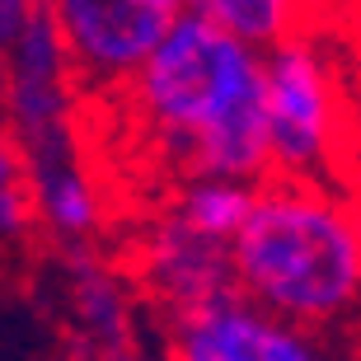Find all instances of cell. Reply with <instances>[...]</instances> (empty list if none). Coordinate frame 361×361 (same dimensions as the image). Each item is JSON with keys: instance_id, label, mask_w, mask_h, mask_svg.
<instances>
[{"instance_id": "1", "label": "cell", "mask_w": 361, "mask_h": 361, "mask_svg": "<svg viewBox=\"0 0 361 361\" xmlns=\"http://www.w3.org/2000/svg\"><path fill=\"white\" fill-rule=\"evenodd\" d=\"M108 99H122L132 127L174 178H268L263 47L230 38L197 14H178L132 80Z\"/></svg>"}, {"instance_id": "2", "label": "cell", "mask_w": 361, "mask_h": 361, "mask_svg": "<svg viewBox=\"0 0 361 361\" xmlns=\"http://www.w3.org/2000/svg\"><path fill=\"white\" fill-rule=\"evenodd\" d=\"M230 281L254 305L310 334H334L361 295V226L352 188L268 174L230 235Z\"/></svg>"}, {"instance_id": "3", "label": "cell", "mask_w": 361, "mask_h": 361, "mask_svg": "<svg viewBox=\"0 0 361 361\" xmlns=\"http://www.w3.org/2000/svg\"><path fill=\"white\" fill-rule=\"evenodd\" d=\"M268 174L352 188L357 104L338 28H300L263 47Z\"/></svg>"}, {"instance_id": "4", "label": "cell", "mask_w": 361, "mask_h": 361, "mask_svg": "<svg viewBox=\"0 0 361 361\" xmlns=\"http://www.w3.org/2000/svg\"><path fill=\"white\" fill-rule=\"evenodd\" d=\"M85 99H108L174 28L183 0H42Z\"/></svg>"}, {"instance_id": "5", "label": "cell", "mask_w": 361, "mask_h": 361, "mask_svg": "<svg viewBox=\"0 0 361 361\" xmlns=\"http://www.w3.org/2000/svg\"><path fill=\"white\" fill-rule=\"evenodd\" d=\"M160 324L164 361H334L324 334L277 319L240 291L160 314Z\"/></svg>"}, {"instance_id": "6", "label": "cell", "mask_w": 361, "mask_h": 361, "mask_svg": "<svg viewBox=\"0 0 361 361\" xmlns=\"http://www.w3.org/2000/svg\"><path fill=\"white\" fill-rule=\"evenodd\" d=\"M5 61V122L24 155L80 141L85 90L71 71V56L56 38L47 10L28 19V28L0 52Z\"/></svg>"}, {"instance_id": "7", "label": "cell", "mask_w": 361, "mask_h": 361, "mask_svg": "<svg viewBox=\"0 0 361 361\" xmlns=\"http://www.w3.org/2000/svg\"><path fill=\"white\" fill-rule=\"evenodd\" d=\"M127 277H132V286H141L155 314H174V310L235 291L230 244L197 235L169 207L150 212V221L141 226L132 254H127Z\"/></svg>"}, {"instance_id": "8", "label": "cell", "mask_w": 361, "mask_h": 361, "mask_svg": "<svg viewBox=\"0 0 361 361\" xmlns=\"http://www.w3.org/2000/svg\"><path fill=\"white\" fill-rule=\"evenodd\" d=\"M33 221L56 244H99L108 230V192L85 160V141L24 155Z\"/></svg>"}, {"instance_id": "9", "label": "cell", "mask_w": 361, "mask_h": 361, "mask_svg": "<svg viewBox=\"0 0 361 361\" xmlns=\"http://www.w3.org/2000/svg\"><path fill=\"white\" fill-rule=\"evenodd\" d=\"M61 291L80 348H108L136 338V286L99 254V244H61Z\"/></svg>"}, {"instance_id": "10", "label": "cell", "mask_w": 361, "mask_h": 361, "mask_svg": "<svg viewBox=\"0 0 361 361\" xmlns=\"http://www.w3.org/2000/svg\"><path fill=\"white\" fill-rule=\"evenodd\" d=\"M249 197H254V183L249 178H226V174H188L174 178V192H169V212L192 226L207 240L230 244V235L240 230L244 212H249Z\"/></svg>"}, {"instance_id": "11", "label": "cell", "mask_w": 361, "mask_h": 361, "mask_svg": "<svg viewBox=\"0 0 361 361\" xmlns=\"http://www.w3.org/2000/svg\"><path fill=\"white\" fill-rule=\"evenodd\" d=\"M183 10L226 28L230 38L249 42V47H272L310 28L305 0H183Z\"/></svg>"}, {"instance_id": "12", "label": "cell", "mask_w": 361, "mask_h": 361, "mask_svg": "<svg viewBox=\"0 0 361 361\" xmlns=\"http://www.w3.org/2000/svg\"><path fill=\"white\" fill-rule=\"evenodd\" d=\"M33 230H38V221H33V192H28V164L5 113H0V249L24 244Z\"/></svg>"}, {"instance_id": "13", "label": "cell", "mask_w": 361, "mask_h": 361, "mask_svg": "<svg viewBox=\"0 0 361 361\" xmlns=\"http://www.w3.org/2000/svg\"><path fill=\"white\" fill-rule=\"evenodd\" d=\"M42 10V0H0V52L28 28V19Z\"/></svg>"}, {"instance_id": "14", "label": "cell", "mask_w": 361, "mask_h": 361, "mask_svg": "<svg viewBox=\"0 0 361 361\" xmlns=\"http://www.w3.org/2000/svg\"><path fill=\"white\" fill-rule=\"evenodd\" d=\"M310 28H343L348 33L352 24V0H305Z\"/></svg>"}, {"instance_id": "15", "label": "cell", "mask_w": 361, "mask_h": 361, "mask_svg": "<svg viewBox=\"0 0 361 361\" xmlns=\"http://www.w3.org/2000/svg\"><path fill=\"white\" fill-rule=\"evenodd\" d=\"M75 361H155V357L141 348V338H132V343H108V348H80L75 343Z\"/></svg>"}, {"instance_id": "16", "label": "cell", "mask_w": 361, "mask_h": 361, "mask_svg": "<svg viewBox=\"0 0 361 361\" xmlns=\"http://www.w3.org/2000/svg\"><path fill=\"white\" fill-rule=\"evenodd\" d=\"M0 104H5V61H0ZM5 113V108H0Z\"/></svg>"}, {"instance_id": "17", "label": "cell", "mask_w": 361, "mask_h": 361, "mask_svg": "<svg viewBox=\"0 0 361 361\" xmlns=\"http://www.w3.org/2000/svg\"><path fill=\"white\" fill-rule=\"evenodd\" d=\"M334 361H352V357H338V352H334Z\"/></svg>"}]
</instances>
